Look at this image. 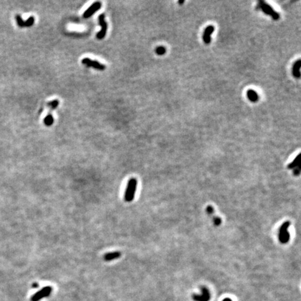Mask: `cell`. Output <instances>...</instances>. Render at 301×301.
Segmentation results:
<instances>
[{
  "label": "cell",
  "instance_id": "18",
  "mask_svg": "<svg viewBox=\"0 0 301 301\" xmlns=\"http://www.w3.org/2000/svg\"><path fill=\"white\" fill-rule=\"evenodd\" d=\"M206 212L208 213V214L209 215L212 216V215H213L214 209L211 206H208L206 207Z\"/></svg>",
  "mask_w": 301,
  "mask_h": 301
},
{
  "label": "cell",
  "instance_id": "2",
  "mask_svg": "<svg viewBox=\"0 0 301 301\" xmlns=\"http://www.w3.org/2000/svg\"><path fill=\"white\" fill-rule=\"evenodd\" d=\"M258 8L262 10V11L266 13V15H269L272 17V18L275 20H277L280 18V14L277 13L275 11L273 10V8L270 6L269 4H266L265 1L260 0L259 1V4L257 5Z\"/></svg>",
  "mask_w": 301,
  "mask_h": 301
},
{
  "label": "cell",
  "instance_id": "8",
  "mask_svg": "<svg viewBox=\"0 0 301 301\" xmlns=\"http://www.w3.org/2000/svg\"><path fill=\"white\" fill-rule=\"evenodd\" d=\"M15 20L16 21H17V24L18 25V26L20 27H31L34 25V22H35V18H34V17H33V16H31L30 18H29L28 20H27L26 21H24L20 15H16Z\"/></svg>",
  "mask_w": 301,
  "mask_h": 301
},
{
  "label": "cell",
  "instance_id": "9",
  "mask_svg": "<svg viewBox=\"0 0 301 301\" xmlns=\"http://www.w3.org/2000/svg\"><path fill=\"white\" fill-rule=\"evenodd\" d=\"M300 155L298 154V156L295 157V159L293 160V162L288 165V168L293 169V174H294L295 176H298L300 172Z\"/></svg>",
  "mask_w": 301,
  "mask_h": 301
},
{
  "label": "cell",
  "instance_id": "1",
  "mask_svg": "<svg viewBox=\"0 0 301 301\" xmlns=\"http://www.w3.org/2000/svg\"><path fill=\"white\" fill-rule=\"evenodd\" d=\"M137 185H138V181L135 178H131L128 182L125 195H124V199L126 202H131L134 199Z\"/></svg>",
  "mask_w": 301,
  "mask_h": 301
},
{
  "label": "cell",
  "instance_id": "5",
  "mask_svg": "<svg viewBox=\"0 0 301 301\" xmlns=\"http://www.w3.org/2000/svg\"><path fill=\"white\" fill-rule=\"evenodd\" d=\"M49 105H50V109L49 110V113H48V114L47 115L46 118L44 119V123L46 124L47 126H52V123H53L54 119H53V116H52V111L53 110V109H56V108L57 107V106H58V105H59L58 100H54L53 101L50 102Z\"/></svg>",
  "mask_w": 301,
  "mask_h": 301
},
{
  "label": "cell",
  "instance_id": "14",
  "mask_svg": "<svg viewBox=\"0 0 301 301\" xmlns=\"http://www.w3.org/2000/svg\"><path fill=\"white\" fill-rule=\"evenodd\" d=\"M301 66V62L300 59L297 60L296 62L294 63L293 66V76L296 78H299L300 77V68Z\"/></svg>",
  "mask_w": 301,
  "mask_h": 301
},
{
  "label": "cell",
  "instance_id": "17",
  "mask_svg": "<svg viewBox=\"0 0 301 301\" xmlns=\"http://www.w3.org/2000/svg\"><path fill=\"white\" fill-rule=\"evenodd\" d=\"M213 220L214 225H215V226H219V225H221L222 220L219 217H215V216H213Z\"/></svg>",
  "mask_w": 301,
  "mask_h": 301
},
{
  "label": "cell",
  "instance_id": "6",
  "mask_svg": "<svg viewBox=\"0 0 301 301\" xmlns=\"http://www.w3.org/2000/svg\"><path fill=\"white\" fill-rule=\"evenodd\" d=\"M98 20H99V24H100V26H101V29L100 31L97 34L96 37L98 39H102L105 36L106 33H107V24L105 20V15L104 14H101V15H99L98 17Z\"/></svg>",
  "mask_w": 301,
  "mask_h": 301
},
{
  "label": "cell",
  "instance_id": "11",
  "mask_svg": "<svg viewBox=\"0 0 301 301\" xmlns=\"http://www.w3.org/2000/svg\"><path fill=\"white\" fill-rule=\"evenodd\" d=\"M201 291H202L201 294L193 295V299L196 301H208L210 298V293L208 289L205 287H202Z\"/></svg>",
  "mask_w": 301,
  "mask_h": 301
},
{
  "label": "cell",
  "instance_id": "19",
  "mask_svg": "<svg viewBox=\"0 0 301 301\" xmlns=\"http://www.w3.org/2000/svg\"><path fill=\"white\" fill-rule=\"evenodd\" d=\"M223 301H232V300L230 298H225L223 300Z\"/></svg>",
  "mask_w": 301,
  "mask_h": 301
},
{
  "label": "cell",
  "instance_id": "4",
  "mask_svg": "<svg viewBox=\"0 0 301 301\" xmlns=\"http://www.w3.org/2000/svg\"><path fill=\"white\" fill-rule=\"evenodd\" d=\"M52 287L51 286H46L43 288L42 289L39 291L32 297V301H39L43 298L48 297L52 292Z\"/></svg>",
  "mask_w": 301,
  "mask_h": 301
},
{
  "label": "cell",
  "instance_id": "10",
  "mask_svg": "<svg viewBox=\"0 0 301 301\" xmlns=\"http://www.w3.org/2000/svg\"><path fill=\"white\" fill-rule=\"evenodd\" d=\"M100 8H101V4L100 2L97 1V2L93 3V4L91 5L89 8H87V9L86 10V11L84 13L83 18H88L91 17L93 13H95L98 10L100 9Z\"/></svg>",
  "mask_w": 301,
  "mask_h": 301
},
{
  "label": "cell",
  "instance_id": "3",
  "mask_svg": "<svg viewBox=\"0 0 301 301\" xmlns=\"http://www.w3.org/2000/svg\"><path fill=\"white\" fill-rule=\"evenodd\" d=\"M291 225V223L289 221H286L282 224L280 229V232H279L278 239L279 241L282 244H285L289 241L290 234L288 232V228Z\"/></svg>",
  "mask_w": 301,
  "mask_h": 301
},
{
  "label": "cell",
  "instance_id": "20",
  "mask_svg": "<svg viewBox=\"0 0 301 301\" xmlns=\"http://www.w3.org/2000/svg\"><path fill=\"white\" fill-rule=\"evenodd\" d=\"M184 2H185L184 1H178V4H183Z\"/></svg>",
  "mask_w": 301,
  "mask_h": 301
},
{
  "label": "cell",
  "instance_id": "16",
  "mask_svg": "<svg viewBox=\"0 0 301 301\" xmlns=\"http://www.w3.org/2000/svg\"><path fill=\"white\" fill-rule=\"evenodd\" d=\"M156 52L158 55H163L166 52V49L163 46H160L156 48Z\"/></svg>",
  "mask_w": 301,
  "mask_h": 301
},
{
  "label": "cell",
  "instance_id": "15",
  "mask_svg": "<svg viewBox=\"0 0 301 301\" xmlns=\"http://www.w3.org/2000/svg\"><path fill=\"white\" fill-rule=\"evenodd\" d=\"M247 95H248V98L251 102H257L259 100V95L258 93L256 92L254 90H248V92H247Z\"/></svg>",
  "mask_w": 301,
  "mask_h": 301
},
{
  "label": "cell",
  "instance_id": "7",
  "mask_svg": "<svg viewBox=\"0 0 301 301\" xmlns=\"http://www.w3.org/2000/svg\"><path fill=\"white\" fill-rule=\"evenodd\" d=\"M82 63L83 64L86 65L87 66H89V67H92L95 69L99 70V71H103V70L105 69V66L103 64H100L97 61L92 60V59H89V58H84L82 59Z\"/></svg>",
  "mask_w": 301,
  "mask_h": 301
},
{
  "label": "cell",
  "instance_id": "12",
  "mask_svg": "<svg viewBox=\"0 0 301 301\" xmlns=\"http://www.w3.org/2000/svg\"><path fill=\"white\" fill-rule=\"evenodd\" d=\"M213 32H214V27L212 26V25L208 26L206 29H205L204 32H203V42L206 43V44H208V43H210V41H211V39H210V35H211Z\"/></svg>",
  "mask_w": 301,
  "mask_h": 301
},
{
  "label": "cell",
  "instance_id": "13",
  "mask_svg": "<svg viewBox=\"0 0 301 301\" xmlns=\"http://www.w3.org/2000/svg\"><path fill=\"white\" fill-rule=\"evenodd\" d=\"M121 253L119 251L109 252V253L105 254V255H104L103 259L104 260L106 261H110L114 260V259H119L121 257Z\"/></svg>",
  "mask_w": 301,
  "mask_h": 301
}]
</instances>
